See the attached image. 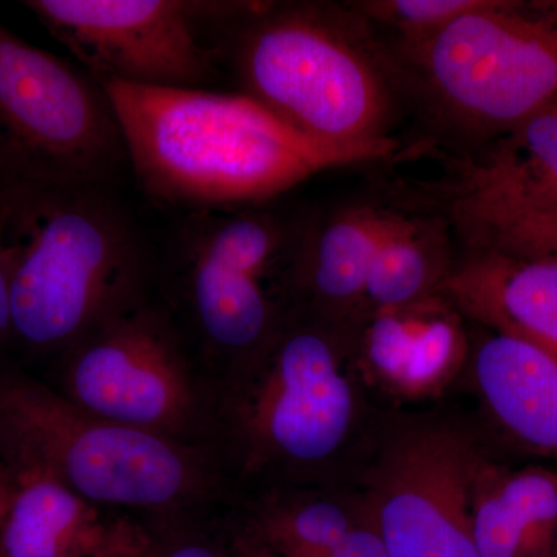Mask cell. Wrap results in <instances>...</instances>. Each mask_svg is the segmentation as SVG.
<instances>
[{
	"label": "cell",
	"mask_w": 557,
	"mask_h": 557,
	"mask_svg": "<svg viewBox=\"0 0 557 557\" xmlns=\"http://www.w3.org/2000/svg\"><path fill=\"white\" fill-rule=\"evenodd\" d=\"M351 325L296 309L269 346L211 383L207 454L234 500L355 485L388 410Z\"/></svg>",
	"instance_id": "6da1fadb"
},
{
	"label": "cell",
	"mask_w": 557,
	"mask_h": 557,
	"mask_svg": "<svg viewBox=\"0 0 557 557\" xmlns=\"http://www.w3.org/2000/svg\"><path fill=\"white\" fill-rule=\"evenodd\" d=\"M395 209L359 201L304 214L296 267L300 309L357 327L370 267Z\"/></svg>",
	"instance_id": "2e32d148"
},
{
	"label": "cell",
	"mask_w": 557,
	"mask_h": 557,
	"mask_svg": "<svg viewBox=\"0 0 557 557\" xmlns=\"http://www.w3.org/2000/svg\"><path fill=\"white\" fill-rule=\"evenodd\" d=\"M126 168L100 81L0 24V186L115 189Z\"/></svg>",
	"instance_id": "ba28073f"
},
{
	"label": "cell",
	"mask_w": 557,
	"mask_h": 557,
	"mask_svg": "<svg viewBox=\"0 0 557 557\" xmlns=\"http://www.w3.org/2000/svg\"><path fill=\"white\" fill-rule=\"evenodd\" d=\"M463 317L443 298L370 313L357 332L359 357L380 395L432 397L467 364L469 339Z\"/></svg>",
	"instance_id": "5bb4252c"
},
{
	"label": "cell",
	"mask_w": 557,
	"mask_h": 557,
	"mask_svg": "<svg viewBox=\"0 0 557 557\" xmlns=\"http://www.w3.org/2000/svg\"><path fill=\"white\" fill-rule=\"evenodd\" d=\"M386 44L406 97L479 145L557 112V0H479L426 38Z\"/></svg>",
	"instance_id": "52a82bcc"
},
{
	"label": "cell",
	"mask_w": 557,
	"mask_h": 557,
	"mask_svg": "<svg viewBox=\"0 0 557 557\" xmlns=\"http://www.w3.org/2000/svg\"><path fill=\"white\" fill-rule=\"evenodd\" d=\"M467 251L525 259H557V212L491 215L450 223Z\"/></svg>",
	"instance_id": "44dd1931"
},
{
	"label": "cell",
	"mask_w": 557,
	"mask_h": 557,
	"mask_svg": "<svg viewBox=\"0 0 557 557\" xmlns=\"http://www.w3.org/2000/svg\"><path fill=\"white\" fill-rule=\"evenodd\" d=\"M57 388L95 416L207 454L211 383L170 309L150 293L61 355Z\"/></svg>",
	"instance_id": "9c48e42d"
},
{
	"label": "cell",
	"mask_w": 557,
	"mask_h": 557,
	"mask_svg": "<svg viewBox=\"0 0 557 557\" xmlns=\"http://www.w3.org/2000/svg\"><path fill=\"white\" fill-rule=\"evenodd\" d=\"M440 295L480 327L557 355V259L465 251Z\"/></svg>",
	"instance_id": "e0dca14e"
},
{
	"label": "cell",
	"mask_w": 557,
	"mask_h": 557,
	"mask_svg": "<svg viewBox=\"0 0 557 557\" xmlns=\"http://www.w3.org/2000/svg\"><path fill=\"white\" fill-rule=\"evenodd\" d=\"M13 474L16 491L0 523V557L148 555V519L94 504L40 472L17 469Z\"/></svg>",
	"instance_id": "7c38bea8"
},
{
	"label": "cell",
	"mask_w": 557,
	"mask_h": 557,
	"mask_svg": "<svg viewBox=\"0 0 557 557\" xmlns=\"http://www.w3.org/2000/svg\"><path fill=\"white\" fill-rule=\"evenodd\" d=\"M471 523L480 557H552L557 547V471L512 468L485 449L471 482Z\"/></svg>",
	"instance_id": "d6986e66"
},
{
	"label": "cell",
	"mask_w": 557,
	"mask_h": 557,
	"mask_svg": "<svg viewBox=\"0 0 557 557\" xmlns=\"http://www.w3.org/2000/svg\"><path fill=\"white\" fill-rule=\"evenodd\" d=\"M236 539V537H234ZM239 545V544H237ZM240 548V547H239ZM245 557H262L251 555L240 548ZM289 557H388L383 541H381L379 531L373 525L372 518L364 523L348 531L346 536L330 545L327 548L318 549V552L307 553V555Z\"/></svg>",
	"instance_id": "cb8c5ba5"
},
{
	"label": "cell",
	"mask_w": 557,
	"mask_h": 557,
	"mask_svg": "<svg viewBox=\"0 0 557 557\" xmlns=\"http://www.w3.org/2000/svg\"><path fill=\"white\" fill-rule=\"evenodd\" d=\"M267 205L186 214L168 258L161 300L209 383L255 358L298 309L304 214Z\"/></svg>",
	"instance_id": "8992f818"
},
{
	"label": "cell",
	"mask_w": 557,
	"mask_h": 557,
	"mask_svg": "<svg viewBox=\"0 0 557 557\" xmlns=\"http://www.w3.org/2000/svg\"><path fill=\"white\" fill-rule=\"evenodd\" d=\"M218 47L242 94L304 134L341 146L395 141L405 87L386 40L350 2H248Z\"/></svg>",
	"instance_id": "3957f363"
},
{
	"label": "cell",
	"mask_w": 557,
	"mask_h": 557,
	"mask_svg": "<svg viewBox=\"0 0 557 557\" xmlns=\"http://www.w3.org/2000/svg\"><path fill=\"white\" fill-rule=\"evenodd\" d=\"M369 518L357 485L274 487L236 498L226 508L239 547L262 557L327 548Z\"/></svg>",
	"instance_id": "ac0fdd59"
},
{
	"label": "cell",
	"mask_w": 557,
	"mask_h": 557,
	"mask_svg": "<svg viewBox=\"0 0 557 557\" xmlns=\"http://www.w3.org/2000/svg\"><path fill=\"white\" fill-rule=\"evenodd\" d=\"M448 222L557 212V112L487 139L453 168Z\"/></svg>",
	"instance_id": "4fadbf2b"
},
{
	"label": "cell",
	"mask_w": 557,
	"mask_h": 557,
	"mask_svg": "<svg viewBox=\"0 0 557 557\" xmlns=\"http://www.w3.org/2000/svg\"><path fill=\"white\" fill-rule=\"evenodd\" d=\"M101 84L139 188L186 214L267 205L313 175L386 159L398 148L397 139L321 141L242 91Z\"/></svg>",
	"instance_id": "7a4b0ae2"
},
{
	"label": "cell",
	"mask_w": 557,
	"mask_h": 557,
	"mask_svg": "<svg viewBox=\"0 0 557 557\" xmlns=\"http://www.w3.org/2000/svg\"><path fill=\"white\" fill-rule=\"evenodd\" d=\"M13 336L36 354H64L102 321L148 295L141 240L115 189L0 186Z\"/></svg>",
	"instance_id": "277c9868"
},
{
	"label": "cell",
	"mask_w": 557,
	"mask_h": 557,
	"mask_svg": "<svg viewBox=\"0 0 557 557\" xmlns=\"http://www.w3.org/2000/svg\"><path fill=\"white\" fill-rule=\"evenodd\" d=\"M244 2L28 0L24 5L100 83L207 89L218 40Z\"/></svg>",
	"instance_id": "8fae6325"
},
{
	"label": "cell",
	"mask_w": 557,
	"mask_h": 557,
	"mask_svg": "<svg viewBox=\"0 0 557 557\" xmlns=\"http://www.w3.org/2000/svg\"><path fill=\"white\" fill-rule=\"evenodd\" d=\"M448 230L442 215L395 209L370 267L364 319L373 311L399 309L438 295L456 263Z\"/></svg>",
	"instance_id": "ffe728a7"
},
{
	"label": "cell",
	"mask_w": 557,
	"mask_h": 557,
	"mask_svg": "<svg viewBox=\"0 0 557 557\" xmlns=\"http://www.w3.org/2000/svg\"><path fill=\"white\" fill-rule=\"evenodd\" d=\"M148 520L152 544L146 557H245L226 520V508Z\"/></svg>",
	"instance_id": "7402d4cb"
},
{
	"label": "cell",
	"mask_w": 557,
	"mask_h": 557,
	"mask_svg": "<svg viewBox=\"0 0 557 557\" xmlns=\"http://www.w3.org/2000/svg\"><path fill=\"white\" fill-rule=\"evenodd\" d=\"M10 211V197L7 189L0 188V346L13 336L11 322V282L9 259L3 245V231Z\"/></svg>",
	"instance_id": "d4e9b609"
},
{
	"label": "cell",
	"mask_w": 557,
	"mask_h": 557,
	"mask_svg": "<svg viewBox=\"0 0 557 557\" xmlns=\"http://www.w3.org/2000/svg\"><path fill=\"white\" fill-rule=\"evenodd\" d=\"M479 0H362L350 2L376 32H388L386 42L426 38L450 21L474 9Z\"/></svg>",
	"instance_id": "603a6c76"
},
{
	"label": "cell",
	"mask_w": 557,
	"mask_h": 557,
	"mask_svg": "<svg viewBox=\"0 0 557 557\" xmlns=\"http://www.w3.org/2000/svg\"><path fill=\"white\" fill-rule=\"evenodd\" d=\"M480 409L509 448L557 461V355L527 341L480 333L465 364Z\"/></svg>",
	"instance_id": "9a60e30c"
},
{
	"label": "cell",
	"mask_w": 557,
	"mask_h": 557,
	"mask_svg": "<svg viewBox=\"0 0 557 557\" xmlns=\"http://www.w3.org/2000/svg\"><path fill=\"white\" fill-rule=\"evenodd\" d=\"M483 449L456 417L388 410L355 480L388 557H480L471 482Z\"/></svg>",
	"instance_id": "30bf717a"
},
{
	"label": "cell",
	"mask_w": 557,
	"mask_h": 557,
	"mask_svg": "<svg viewBox=\"0 0 557 557\" xmlns=\"http://www.w3.org/2000/svg\"><path fill=\"white\" fill-rule=\"evenodd\" d=\"M0 463L146 519L234 502L203 450L95 416L14 369L0 370Z\"/></svg>",
	"instance_id": "5b68a950"
},
{
	"label": "cell",
	"mask_w": 557,
	"mask_h": 557,
	"mask_svg": "<svg viewBox=\"0 0 557 557\" xmlns=\"http://www.w3.org/2000/svg\"><path fill=\"white\" fill-rule=\"evenodd\" d=\"M552 557H557V547L555 549V553H553V556Z\"/></svg>",
	"instance_id": "4316f807"
},
{
	"label": "cell",
	"mask_w": 557,
	"mask_h": 557,
	"mask_svg": "<svg viewBox=\"0 0 557 557\" xmlns=\"http://www.w3.org/2000/svg\"><path fill=\"white\" fill-rule=\"evenodd\" d=\"M14 491H16V478H14L13 471L0 463V523L9 511Z\"/></svg>",
	"instance_id": "484cf974"
}]
</instances>
